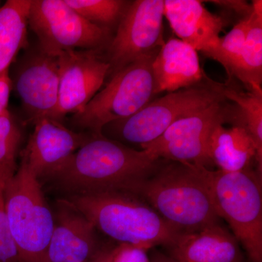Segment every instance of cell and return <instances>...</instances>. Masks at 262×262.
<instances>
[{
  "label": "cell",
  "mask_w": 262,
  "mask_h": 262,
  "mask_svg": "<svg viewBox=\"0 0 262 262\" xmlns=\"http://www.w3.org/2000/svg\"><path fill=\"white\" fill-rule=\"evenodd\" d=\"M160 160L146 150L131 149L103 135H93L61 168L45 179L70 195L127 192L134 183L151 173Z\"/></svg>",
  "instance_id": "obj_1"
},
{
  "label": "cell",
  "mask_w": 262,
  "mask_h": 262,
  "mask_svg": "<svg viewBox=\"0 0 262 262\" xmlns=\"http://www.w3.org/2000/svg\"><path fill=\"white\" fill-rule=\"evenodd\" d=\"M161 160L127 193L145 202L182 233L220 223L205 175L206 168Z\"/></svg>",
  "instance_id": "obj_2"
},
{
  "label": "cell",
  "mask_w": 262,
  "mask_h": 262,
  "mask_svg": "<svg viewBox=\"0 0 262 262\" xmlns=\"http://www.w3.org/2000/svg\"><path fill=\"white\" fill-rule=\"evenodd\" d=\"M95 228L120 243L149 249L170 248L182 232L170 225L140 198L127 192L110 191L72 194L67 200Z\"/></svg>",
  "instance_id": "obj_3"
},
{
  "label": "cell",
  "mask_w": 262,
  "mask_h": 262,
  "mask_svg": "<svg viewBox=\"0 0 262 262\" xmlns=\"http://www.w3.org/2000/svg\"><path fill=\"white\" fill-rule=\"evenodd\" d=\"M205 175L217 214L227 221L251 262H262L261 173L251 168L237 172L206 168Z\"/></svg>",
  "instance_id": "obj_4"
},
{
  "label": "cell",
  "mask_w": 262,
  "mask_h": 262,
  "mask_svg": "<svg viewBox=\"0 0 262 262\" xmlns=\"http://www.w3.org/2000/svg\"><path fill=\"white\" fill-rule=\"evenodd\" d=\"M4 199L20 262H47L55 221L39 179L24 162L5 187Z\"/></svg>",
  "instance_id": "obj_5"
},
{
  "label": "cell",
  "mask_w": 262,
  "mask_h": 262,
  "mask_svg": "<svg viewBox=\"0 0 262 262\" xmlns=\"http://www.w3.org/2000/svg\"><path fill=\"white\" fill-rule=\"evenodd\" d=\"M158 51L139 58L119 70L112 80L74 116V122L94 136L103 127L135 115L155 95L152 62Z\"/></svg>",
  "instance_id": "obj_6"
},
{
  "label": "cell",
  "mask_w": 262,
  "mask_h": 262,
  "mask_svg": "<svg viewBox=\"0 0 262 262\" xmlns=\"http://www.w3.org/2000/svg\"><path fill=\"white\" fill-rule=\"evenodd\" d=\"M28 23L41 51L57 56L77 48L93 50L108 39V29L82 18L65 0H34Z\"/></svg>",
  "instance_id": "obj_7"
},
{
  "label": "cell",
  "mask_w": 262,
  "mask_h": 262,
  "mask_svg": "<svg viewBox=\"0 0 262 262\" xmlns=\"http://www.w3.org/2000/svg\"><path fill=\"white\" fill-rule=\"evenodd\" d=\"M225 100L215 90L214 81L208 79L201 85L169 93L147 103L135 115L115 122L122 139L142 146L156 140L179 119Z\"/></svg>",
  "instance_id": "obj_8"
},
{
  "label": "cell",
  "mask_w": 262,
  "mask_h": 262,
  "mask_svg": "<svg viewBox=\"0 0 262 262\" xmlns=\"http://www.w3.org/2000/svg\"><path fill=\"white\" fill-rule=\"evenodd\" d=\"M225 101H219L201 111L173 122L156 140L141 146L158 160L208 168V140L218 125L232 119V112Z\"/></svg>",
  "instance_id": "obj_9"
},
{
  "label": "cell",
  "mask_w": 262,
  "mask_h": 262,
  "mask_svg": "<svg viewBox=\"0 0 262 262\" xmlns=\"http://www.w3.org/2000/svg\"><path fill=\"white\" fill-rule=\"evenodd\" d=\"M164 1L136 0L120 18L110 44V70H119L141 57L159 51L163 43Z\"/></svg>",
  "instance_id": "obj_10"
},
{
  "label": "cell",
  "mask_w": 262,
  "mask_h": 262,
  "mask_svg": "<svg viewBox=\"0 0 262 262\" xmlns=\"http://www.w3.org/2000/svg\"><path fill=\"white\" fill-rule=\"evenodd\" d=\"M60 67L58 101L52 118L60 120L78 114L102 87L110 71L108 61L94 51L71 50L58 55Z\"/></svg>",
  "instance_id": "obj_11"
},
{
  "label": "cell",
  "mask_w": 262,
  "mask_h": 262,
  "mask_svg": "<svg viewBox=\"0 0 262 262\" xmlns=\"http://www.w3.org/2000/svg\"><path fill=\"white\" fill-rule=\"evenodd\" d=\"M59 84L58 55L39 50L22 62L15 74L14 85L34 121L42 117L52 118L58 104Z\"/></svg>",
  "instance_id": "obj_12"
},
{
  "label": "cell",
  "mask_w": 262,
  "mask_h": 262,
  "mask_svg": "<svg viewBox=\"0 0 262 262\" xmlns=\"http://www.w3.org/2000/svg\"><path fill=\"white\" fill-rule=\"evenodd\" d=\"M34 124L21 161L39 180L61 168L89 138L70 130L51 117L38 119Z\"/></svg>",
  "instance_id": "obj_13"
},
{
  "label": "cell",
  "mask_w": 262,
  "mask_h": 262,
  "mask_svg": "<svg viewBox=\"0 0 262 262\" xmlns=\"http://www.w3.org/2000/svg\"><path fill=\"white\" fill-rule=\"evenodd\" d=\"M164 17L178 39L207 57L214 51L224 28V20L198 0H165Z\"/></svg>",
  "instance_id": "obj_14"
},
{
  "label": "cell",
  "mask_w": 262,
  "mask_h": 262,
  "mask_svg": "<svg viewBox=\"0 0 262 262\" xmlns=\"http://www.w3.org/2000/svg\"><path fill=\"white\" fill-rule=\"evenodd\" d=\"M155 95L201 85L208 81L198 51L179 39L163 43L152 62Z\"/></svg>",
  "instance_id": "obj_15"
},
{
  "label": "cell",
  "mask_w": 262,
  "mask_h": 262,
  "mask_svg": "<svg viewBox=\"0 0 262 262\" xmlns=\"http://www.w3.org/2000/svg\"><path fill=\"white\" fill-rule=\"evenodd\" d=\"M97 251L95 227L75 208L61 201L47 262H85Z\"/></svg>",
  "instance_id": "obj_16"
},
{
  "label": "cell",
  "mask_w": 262,
  "mask_h": 262,
  "mask_svg": "<svg viewBox=\"0 0 262 262\" xmlns=\"http://www.w3.org/2000/svg\"><path fill=\"white\" fill-rule=\"evenodd\" d=\"M168 249L177 262H244L238 241L220 223L182 233Z\"/></svg>",
  "instance_id": "obj_17"
},
{
  "label": "cell",
  "mask_w": 262,
  "mask_h": 262,
  "mask_svg": "<svg viewBox=\"0 0 262 262\" xmlns=\"http://www.w3.org/2000/svg\"><path fill=\"white\" fill-rule=\"evenodd\" d=\"M208 158L219 170L237 172L251 168L257 151L251 136L244 126L235 125L230 128L218 125L211 131L208 140Z\"/></svg>",
  "instance_id": "obj_18"
},
{
  "label": "cell",
  "mask_w": 262,
  "mask_h": 262,
  "mask_svg": "<svg viewBox=\"0 0 262 262\" xmlns=\"http://www.w3.org/2000/svg\"><path fill=\"white\" fill-rule=\"evenodd\" d=\"M32 0H9L0 8V75L27 44Z\"/></svg>",
  "instance_id": "obj_19"
},
{
  "label": "cell",
  "mask_w": 262,
  "mask_h": 262,
  "mask_svg": "<svg viewBox=\"0 0 262 262\" xmlns=\"http://www.w3.org/2000/svg\"><path fill=\"white\" fill-rule=\"evenodd\" d=\"M244 48L230 77L235 76L253 92L262 93V1H253Z\"/></svg>",
  "instance_id": "obj_20"
},
{
  "label": "cell",
  "mask_w": 262,
  "mask_h": 262,
  "mask_svg": "<svg viewBox=\"0 0 262 262\" xmlns=\"http://www.w3.org/2000/svg\"><path fill=\"white\" fill-rule=\"evenodd\" d=\"M215 90L227 100L237 105L239 114L238 124L248 131L254 142L257 151V170L261 173L262 169V93L238 91L229 84L214 82Z\"/></svg>",
  "instance_id": "obj_21"
},
{
  "label": "cell",
  "mask_w": 262,
  "mask_h": 262,
  "mask_svg": "<svg viewBox=\"0 0 262 262\" xmlns=\"http://www.w3.org/2000/svg\"><path fill=\"white\" fill-rule=\"evenodd\" d=\"M21 132L10 112L0 117V189L5 191L16 172Z\"/></svg>",
  "instance_id": "obj_22"
},
{
  "label": "cell",
  "mask_w": 262,
  "mask_h": 262,
  "mask_svg": "<svg viewBox=\"0 0 262 262\" xmlns=\"http://www.w3.org/2000/svg\"><path fill=\"white\" fill-rule=\"evenodd\" d=\"M82 18L96 25H110L121 18L126 2L121 0H65Z\"/></svg>",
  "instance_id": "obj_23"
},
{
  "label": "cell",
  "mask_w": 262,
  "mask_h": 262,
  "mask_svg": "<svg viewBox=\"0 0 262 262\" xmlns=\"http://www.w3.org/2000/svg\"><path fill=\"white\" fill-rule=\"evenodd\" d=\"M249 15L236 24L225 37H220L217 48L208 56L223 66L229 77L244 48L249 29Z\"/></svg>",
  "instance_id": "obj_24"
},
{
  "label": "cell",
  "mask_w": 262,
  "mask_h": 262,
  "mask_svg": "<svg viewBox=\"0 0 262 262\" xmlns=\"http://www.w3.org/2000/svg\"><path fill=\"white\" fill-rule=\"evenodd\" d=\"M0 262H20L5 211L4 191L0 189Z\"/></svg>",
  "instance_id": "obj_25"
},
{
  "label": "cell",
  "mask_w": 262,
  "mask_h": 262,
  "mask_svg": "<svg viewBox=\"0 0 262 262\" xmlns=\"http://www.w3.org/2000/svg\"><path fill=\"white\" fill-rule=\"evenodd\" d=\"M147 250L130 244H120L115 248L113 262H150Z\"/></svg>",
  "instance_id": "obj_26"
},
{
  "label": "cell",
  "mask_w": 262,
  "mask_h": 262,
  "mask_svg": "<svg viewBox=\"0 0 262 262\" xmlns=\"http://www.w3.org/2000/svg\"><path fill=\"white\" fill-rule=\"evenodd\" d=\"M13 85V81L10 78L9 71H7L0 75V117L9 112L8 106Z\"/></svg>",
  "instance_id": "obj_27"
},
{
  "label": "cell",
  "mask_w": 262,
  "mask_h": 262,
  "mask_svg": "<svg viewBox=\"0 0 262 262\" xmlns=\"http://www.w3.org/2000/svg\"><path fill=\"white\" fill-rule=\"evenodd\" d=\"M213 3L224 8H228L229 10H233L237 13H245L248 15L252 10V5H249L246 1H211Z\"/></svg>",
  "instance_id": "obj_28"
},
{
  "label": "cell",
  "mask_w": 262,
  "mask_h": 262,
  "mask_svg": "<svg viewBox=\"0 0 262 262\" xmlns=\"http://www.w3.org/2000/svg\"><path fill=\"white\" fill-rule=\"evenodd\" d=\"M114 248H103L97 250L96 253L85 262H113Z\"/></svg>",
  "instance_id": "obj_29"
},
{
  "label": "cell",
  "mask_w": 262,
  "mask_h": 262,
  "mask_svg": "<svg viewBox=\"0 0 262 262\" xmlns=\"http://www.w3.org/2000/svg\"><path fill=\"white\" fill-rule=\"evenodd\" d=\"M150 262H177L173 258L170 257V256H166L163 255V253H154L151 260H150Z\"/></svg>",
  "instance_id": "obj_30"
}]
</instances>
